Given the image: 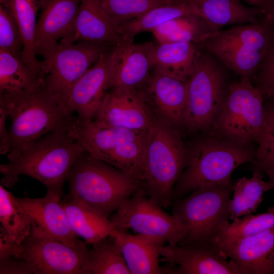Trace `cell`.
Returning <instances> with one entry per match:
<instances>
[{"label":"cell","instance_id":"obj_20","mask_svg":"<svg viewBox=\"0 0 274 274\" xmlns=\"http://www.w3.org/2000/svg\"><path fill=\"white\" fill-rule=\"evenodd\" d=\"M145 93L164 121L174 127H183L187 81L152 71Z\"/></svg>","mask_w":274,"mask_h":274},{"label":"cell","instance_id":"obj_8","mask_svg":"<svg viewBox=\"0 0 274 274\" xmlns=\"http://www.w3.org/2000/svg\"><path fill=\"white\" fill-rule=\"evenodd\" d=\"M264 120V97L248 78L231 83L227 95L207 132L242 146L256 143Z\"/></svg>","mask_w":274,"mask_h":274},{"label":"cell","instance_id":"obj_14","mask_svg":"<svg viewBox=\"0 0 274 274\" xmlns=\"http://www.w3.org/2000/svg\"><path fill=\"white\" fill-rule=\"evenodd\" d=\"M81 0H39L41 13L37 22L34 40L35 53L46 58L58 41L71 33Z\"/></svg>","mask_w":274,"mask_h":274},{"label":"cell","instance_id":"obj_5","mask_svg":"<svg viewBox=\"0 0 274 274\" xmlns=\"http://www.w3.org/2000/svg\"><path fill=\"white\" fill-rule=\"evenodd\" d=\"M0 104L11 120L12 155L44 135L68 126L74 117L42 86L32 90L0 94Z\"/></svg>","mask_w":274,"mask_h":274},{"label":"cell","instance_id":"obj_26","mask_svg":"<svg viewBox=\"0 0 274 274\" xmlns=\"http://www.w3.org/2000/svg\"><path fill=\"white\" fill-rule=\"evenodd\" d=\"M219 30L202 16L190 14L169 20L152 32L159 43L192 42L199 45Z\"/></svg>","mask_w":274,"mask_h":274},{"label":"cell","instance_id":"obj_28","mask_svg":"<svg viewBox=\"0 0 274 274\" xmlns=\"http://www.w3.org/2000/svg\"><path fill=\"white\" fill-rule=\"evenodd\" d=\"M61 204L72 230L83 237L86 244L92 245L111 235L116 230L109 218L65 197Z\"/></svg>","mask_w":274,"mask_h":274},{"label":"cell","instance_id":"obj_27","mask_svg":"<svg viewBox=\"0 0 274 274\" xmlns=\"http://www.w3.org/2000/svg\"><path fill=\"white\" fill-rule=\"evenodd\" d=\"M193 1L173 0L126 22L118 28L117 31L123 40L132 42L139 33L152 32L169 20L188 14H197Z\"/></svg>","mask_w":274,"mask_h":274},{"label":"cell","instance_id":"obj_12","mask_svg":"<svg viewBox=\"0 0 274 274\" xmlns=\"http://www.w3.org/2000/svg\"><path fill=\"white\" fill-rule=\"evenodd\" d=\"M116 45L104 53L71 88L64 104L68 113H76L82 119L94 118L111 87L117 58Z\"/></svg>","mask_w":274,"mask_h":274},{"label":"cell","instance_id":"obj_42","mask_svg":"<svg viewBox=\"0 0 274 274\" xmlns=\"http://www.w3.org/2000/svg\"><path fill=\"white\" fill-rule=\"evenodd\" d=\"M269 178V180H274V170H267L265 172Z\"/></svg>","mask_w":274,"mask_h":274},{"label":"cell","instance_id":"obj_33","mask_svg":"<svg viewBox=\"0 0 274 274\" xmlns=\"http://www.w3.org/2000/svg\"><path fill=\"white\" fill-rule=\"evenodd\" d=\"M0 185V221L10 239L20 244L31 231L32 221L17 197Z\"/></svg>","mask_w":274,"mask_h":274},{"label":"cell","instance_id":"obj_38","mask_svg":"<svg viewBox=\"0 0 274 274\" xmlns=\"http://www.w3.org/2000/svg\"><path fill=\"white\" fill-rule=\"evenodd\" d=\"M252 80L264 97H274L273 29L261 63Z\"/></svg>","mask_w":274,"mask_h":274},{"label":"cell","instance_id":"obj_21","mask_svg":"<svg viewBox=\"0 0 274 274\" xmlns=\"http://www.w3.org/2000/svg\"><path fill=\"white\" fill-rule=\"evenodd\" d=\"M82 41L114 45L122 41L99 0H81L73 29L59 43Z\"/></svg>","mask_w":274,"mask_h":274},{"label":"cell","instance_id":"obj_32","mask_svg":"<svg viewBox=\"0 0 274 274\" xmlns=\"http://www.w3.org/2000/svg\"><path fill=\"white\" fill-rule=\"evenodd\" d=\"M42 83L21 58L0 50V94L32 90Z\"/></svg>","mask_w":274,"mask_h":274},{"label":"cell","instance_id":"obj_46","mask_svg":"<svg viewBox=\"0 0 274 274\" xmlns=\"http://www.w3.org/2000/svg\"><path fill=\"white\" fill-rule=\"evenodd\" d=\"M168 1H172V0H168Z\"/></svg>","mask_w":274,"mask_h":274},{"label":"cell","instance_id":"obj_39","mask_svg":"<svg viewBox=\"0 0 274 274\" xmlns=\"http://www.w3.org/2000/svg\"><path fill=\"white\" fill-rule=\"evenodd\" d=\"M0 274H35V270L27 261L8 256L0 257Z\"/></svg>","mask_w":274,"mask_h":274},{"label":"cell","instance_id":"obj_9","mask_svg":"<svg viewBox=\"0 0 274 274\" xmlns=\"http://www.w3.org/2000/svg\"><path fill=\"white\" fill-rule=\"evenodd\" d=\"M115 45L83 41L59 43L41 61L44 74L42 86L65 110V99L73 86L104 53Z\"/></svg>","mask_w":274,"mask_h":274},{"label":"cell","instance_id":"obj_29","mask_svg":"<svg viewBox=\"0 0 274 274\" xmlns=\"http://www.w3.org/2000/svg\"><path fill=\"white\" fill-rule=\"evenodd\" d=\"M10 2L23 42L22 60L43 82L42 61L37 59L34 48L38 1L10 0Z\"/></svg>","mask_w":274,"mask_h":274},{"label":"cell","instance_id":"obj_41","mask_svg":"<svg viewBox=\"0 0 274 274\" xmlns=\"http://www.w3.org/2000/svg\"><path fill=\"white\" fill-rule=\"evenodd\" d=\"M247 2L260 10L261 19L264 22L273 25L274 24V0H250Z\"/></svg>","mask_w":274,"mask_h":274},{"label":"cell","instance_id":"obj_4","mask_svg":"<svg viewBox=\"0 0 274 274\" xmlns=\"http://www.w3.org/2000/svg\"><path fill=\"white\" fill-rule=\"evenodd\" d=\"M189 163L188 149L178 131L154 117L147 131L144 160V189L162 208L172 203L174 187Z\"/></svg>","mask_w":274,"mask_h":274},{"label":"cell","instance_id":"obj_34","mask_svg":"<svg viewBox=\"0 0 274 274\" xmlns=\"http://www.w3.org/2000/svg\"><path fill=\"white\" fill-rule=\"evenodd\" d=\"M273 226L274 206H272L269 207L266 212L250 214L233 221L231 223H226L212 241L230 242L244 238L260 233Z\"/></svg>","mask_w":274,"mask_h":274},{"label":"cell","instance_id":"obj_30","mask_svg":"<svg viewBox=\"0 0 274 274\" xmlns=\"http://www.w3.org/2000/svg\"><path fill=\"white\" fill-rule=\"evenodd\" d=\"M91 246L79 274H131L113 235Z\"/></svg>","mask_w":274,"mask_h":274},{"label":"cell","instance_id":"obj_31","mask_svg":"<svg viewBox=\"0 0 274 274\" xmlns=\"http://www.w3.org/2000/svg\"><path fill=\"white\" fill-rule=\"evenodd\" d=\"M263 172L254 170L249 178L243 177L233 185V197L228 212L232 221L255 212L263 200L265 192L270 190L268 181L263 180Z\"/></svg>","mask_w":274,"mask_h":274},{"label":"cell","instance_id":"obj_18","mask_svg":"<svg viewBox=\"0 0 274 274\" xmlns=\"http://www.w3.org/2000/svg\"><path fill=\"white\" fill-rule=\"evenodd\" d=\"M147 131L130 130L77 117L74 118L68 127L72 136L93 157L99 160L119 146L143 138Z\"/></svg>","mask_w":274,"mask_h":274},{"label":"cell","instance_id":"obj_43","mask_svg":"<svg viewBox=\"0 0 274 274\" xmlns=\"http://www.w3.org/2000/svg\"><path fill=\"white\" fill-rule=\"evenodd\" d=\"M268 182L270 190L274 189V180H269Z\"/></svg>","mask_w":274,"mask_h":274},{"label":"cell","instance_id":"obj_22","mask_svg":"<svg viewBox=\"0 0 274 274\" xmlns=\"http://www.w3.org/2000/svg\"><path fill=\"white\" fill-rule=\"evenodd\" d=\"M131 274H166L160 265L159 247L162 242L137 233L116 230L112 234Z\"/></svg>","mask_w":274,"mask_h":274},{"label":"cell","instance_id":"obj_1","mask_svg":"<svg viewBox=\"0 0 274 274\" xmlns=\"http://www.w3.org/2000/svg\"><path fill=\"white\" fill-rule=\"evenodd\" d=\"M70 125L51 131L16 153L7 155L8 162L0 165L3 176L1 185L12 188L19 176L24 175L62 196L64 184L74 163L85 151L70 134Z\"/></svg>","mask_w":274,"mask_h":274},{"label":"cell","instance_id":"obj_24","mask_svg":"<svg viewBox=\"0 0 274 274\" xmlns=\"http://www.w3.org/2000/svg\"><path fill=\"white\" fill-rule=\"evenodd\" d=\"M214 35L199 45L214 55L239 78L252 80L264 53L239 44L220 40Z\"/></svg>","mask_w":274,"mask_h":274},{"label":"cell","instance_id":"obj_6","mask_svg":"<svg viewBox=\"0 0 274 274\" xmlns=\"http://www.w3.org/2000/svg\"><path fill=\"white\" fill-rule=\"evenodd\" d=\"M230 71L214 55L200 46L187 81L183 127L188 133L210 130L232 81Z\"/></svg>","mask_w":274,"mask_h":274},{"label":"cell","instance_id":"obj_17","mask_svg":"<svg viewBox=\"0 0 274 274\" xmlns=\"http://www.w3.org/2000/svg\"><path fill=\"white\" fill-rule=\"evenodd\" d=\"M152 43L122 40L116 45V62L110 89L144 93L153 70Z\"/></svg>","mask_w":274,"mask_h":274},{"label":"cell","instance_id":"obj_2","mask_svg":"<svg viewBox=\"0 0 274 274\" xmlns=\"http://www.w3.org/2000/svg\"><path fill=\"white\" fill-rule=\"evenodd\" d=\"M65 198L109 218L144 184L83 152L74 163Z\"/></svg>","mask_w":274,"mask_h":274},{"label":"cell","instance_id":"obj_40","mask_svg":"<svg viewBox=\"0 0 274 274\" xmlns=\"http://www.w3.org/2000/svg\"><path fill=\"white\" fill-rule=\"evenodd\" d=\"M8 114L5 107L0 104V153L8 154L11 150V141L9 129L7 128Z\"/></svg>","mask_w":274,"mask_h":274},{"label":"cell","instance_id":"obj_7","mask_svg":"<svg viewBox=\"0 0 274 274\" xmlns=\"http://www.w3.org/2000/svg\"><path fill=\"white\" fill-rule=\"evenodd\" d=\"M233 185L199 187L172 202V214L189 227L178 245H210L221 228L229 222Z\"/></svg>","mask_w":274,"mask_h":274},{"label":"cell","instance_id":"obj_45","mask_svg":"<svg viewBox=\"0 0 274 274\" xmlns=\"http://www.w3.org/2000/svg\"><path fill=\"white\" fill-rule=\"evenodd\" d=\"M244 1H246L247 2V1H250V0H244Z\"/></svg>","mask_w":274,"mask_h":274},{"label":"cell","instance_id":"obj_13","mask_svg":"<svg viewBox=\"0 0 274 274\" xmlns=\"http://www.w3.org/2000/svg\"><path fill=\"white\" fill-rule=\"evenodd\" d=\"M211 245L233 260L242 274H274V226L253 236Z\"/></svg>","mask_w":274,"mask_h":274},{"label":"cell","instance_id":"obj_3","mask_svg":"<svg viewBox=\"0 0 274 274\" xmlns=\"http://www.w3.org/2000/svg\"><path fill=\"white\" fill-rule=\"evenodd\" d=\"M207 133L188 149L189 163L174 187L172 202L199 187L232 184L235 169L253 162L256 147L240 145Z\"/></svg>","mask_w":274,"mask_h":274},{"label":"cell","instance_id":"obj_15","mask_svg":"<svg viewBox=\"0 0 274 274\" xmlns=\"http://www.w3.org/2000/svg\"><path fill=\"white\" fill-rule=\"evenodd\" d=\"M144 93L110 89L92 119L116 127L147 131L154 117Z\"/></svg>","mask_w":274,"mask_h":274},{"label":"cell","instance_id":"obj_19","mask_svg":"<svg viewBox=\"0 0 274 274\" xmlns=\"http://www.w3.org/2000/svg\"><path fill=\"white\" fill-rule=\"evenodd\" d=\"M61 197L55 192L47 190L42 197L31 198L25 195L17 199L29 215L32 224L67 245L76 248L85 247V244L77 238L70 225L61 204Z\"/></svg>","mask_w":274,"mask_h":274},{"label":"cell","instance_id":"obj_10","mask_svg":"<svg viewBox=\"0 0 274 274\" xmlns=\"http://www.w3.org/2000/svg\"><path fill=\"white\" fill-rule=\"evenodd\" d=\"M163 209L146 195L143 188L125 199L109 220L116 230L132 229L164 244L177 245L189 227Z\"/></svg>","mask_w":274,"mask_h":274},{"label":"cell","instance_id":"obj_16","mask_svg":"<svg viewBox=\"0 0 274 274\" xmlns=\"http://www.w3.org/2000/svg\"><path fill=\"white\" fill-rule=\"evenodd\" d=\"M160 262L176 264L179 274H242L235 263L211 245H162Z\"/></svg>","mask_w":274,"mask_h":274},{"label":"cell","instance_id":"obj_23","mask_svg":"<svg viewBox=\"0 0 274 274\" xmlns=\"http://www.w3.org/2000/svg\"><path fill=\"white\" fill-rule=\"evenodd\" d=\"M199 47L192 42H153L151 50L152 71L187 81Z\"/></svg>","mask_w":274,"mask_h":274},{"label":"cell","instance_id":"obj_36","mask_svg":"<svg viewBox=\"0 0 274 274\" xmlns=\"http://www.w3.org/2000/svg\"><path fill=\"white\" fill-rule=\"evenodd\" d=\"M172 1L99 0L101 7L108 15L116 30L118 28L126 22Z\"/></svg>","mask_w":274,"mask_h":274},{"label":"cell","instance_id":"obj_35","mask_svg":"<svg viewBox=\"0 0 274 274\" xmlns=\"http://www.w3.org/2000/svg\"><path fill=\"white\" fill-rule=\"evenodd\" d=\"M264 99V120L257 139L254 170L262 172L274 170V97Z\"/></svg>","mask_w":274,"mask_h":274},{"label":"cell","instance_id":"obj_25","mask_svg":"<svg viewBox=\"0 0 274 274\" xmlns=\"http://www.w3.org/2000/svg\"><path fill=\"white\" fill-rule=\"evenodd\" d=\"M242 0H194L196 14L215 26H234L262 21L260 10Z\"/></svg>","mask_w":274,"mask_h":274},{"label":"cell","instance_id":"obj_44","mask_svg":"<svg viewBox=\"0 0 274 274\" xmlns=\"http://www.w3.org/2000/svg\"><path fill=\"white\" fill-rule=\"evenodd\" d=\"M272 28H273V30H274V24H273V25H272Z\"/></svg>","mask_w":274,"mask_h":274},{"label":"cell","instance_id":"obj_11","mask_svg":"<svg viewBox=\"0 0 274 274\" xmlns=\"http://www.w3.org/2000/svg\"><path fill=\"white\" fill-rule=\"evenodd\" d=\"M88 250L86 246L67 245L32 224L29 234L20 244L11 242L2 257L27 261L33 265L35 274H79Z\"/></svg>","mask_w":274,"mask_h":274},{"label":"cell","instance_id":"obj_37","mask_svg":"<svg viewBox=\"0 0 274 274\" xmlns=\"http://www.w3.org/2000/svg\"><path fill=\"white\" fill-rule=\"evenodd\" d=\"M0 50L22 59L23 42L10 0H0Z\"/></svg>","mask_w":274,"mask_h":274}]
</instances>
